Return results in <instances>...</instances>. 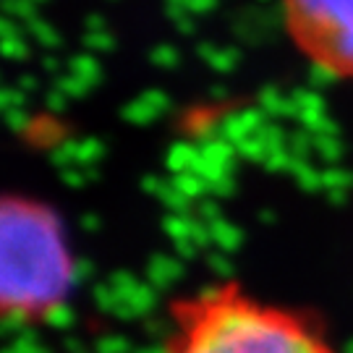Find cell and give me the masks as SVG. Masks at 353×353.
Here are the masks:
<instances>
[{
  "instance_id": "1",
  "label": "cell",
  "mask_w": 353,
  "mask_h": 353,
  "mask_svg": "<svg viewBox=\"0 0 353 353\" xmlns=\"http://www.w3.org/2000/svg\"><path fill=\"white\" fill-rule=\"evenodd\" d=\"M163 353H341L312 312L265 301L223 280L168 303Z\"/></svg>"
},
{
  "instance_id": "2",
  "label": "cell",
  "mask_w": 353,
  "mask_h": 353,
  "mask_svg": "<svg viewBox=\"0 0 353 353\" xmlns=\"http://www.w3.org/2000/svg\"><path fill=\"white\" fill-rule=\"evenodd\" d=\"M74 259L63 225L32 196L3 199V312L39 322L65 301Z\"/></svg>"
},
{
  "instance_id": "3",
  "label": "cell",
  "mask_w": 353,
  "mask_h": 353,
  "mask_svg": "<svg viewBox=\"0 0 353 353\" xmlns=\"http://www.w3.org/2000/svg\"><path fill=\"white\" fill-rule=\"evenodd\" d=\"M290 45L319 74L353 81V0H280Z\"/></svg>"
}]
</instances>
